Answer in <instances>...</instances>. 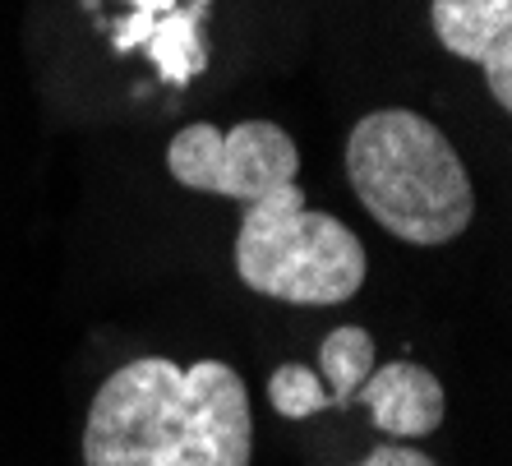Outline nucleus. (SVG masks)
<instances>
[{
    "mask_svg": "<svg viewBox=\"0 0 512 466\" xmlns=\"http://www.w3.org/2000/svg\"><path fill=\"white\" fill-rule=\"evenodd\" d=\"M250 453V388L227 360H130L88 407L84 466H250Z\"/></svg>",
    "mask_w": 512,
    "mask_h": 466,
    "instance_id": "nucleus-1",
    "label": "nucleus"
},
{
    "mask_svg": "<svg viewBox=\"0 0 512 466\" xmlns=\"http://www.w3.org/2000/svg\"><path fill=\"white\" fill-rule=\"evenodd\" d=\"M434 37L462 60H476L489 93L512 107V0H434Z\"/></svg>",
    "mask_w": 512,
    "mask_h": 466,
    "instance_id": "nucleus-6",
    "label": "nucleus"
},
{
    "mask_svg": "<svg viewBox=\"0 0 512 466\" xmlns=\"http://www.w3.org/2000/svg\"><path fill=\"white\" fill-rule=\"evenodd\" d=\"M351 466H439V462L425 457L420 448H411V443H383V448H374L370 457H360Z\"/></svg>",
    "mask_w": 512,
    "mask_h": 466,
    "instance_id": "nucleus-10",
    "label": "nucleus"
},
{
    "mask_svg": "<svg viewBox=\"0 0 512 466\" xmlns=\"http://www.w3.org/2000/svg\"><path fill=\"white\" fill-rule=\"evenodd\" d=\"M346 180L360 208L406 245H448L476 217V190L434 120L406 107L370 111L346 139Z\"/></svg>",
    "mask_w": 512,
    "mask_h": 466,
    "instance_id": "nucleus-2",
    "label": "nucleus"
},
{
    "mask_svg": "<svg viewBox=\"0 0 512 466\" xmlns=\"http://www.w3.org/2000/svg\"><path fill=\"white\" fill-rule=\"evenodd\" d=\"M351 407L370 411V420L388 439L411 443L439 430L443 416H448V397H443V383L425 365L388 360V365L370 370V379L360 383L356 397H351Z\"/></svg>",
    "mask_w": 512,
    "mask_h": 466,
    "instance_id": "nucleus-7",
    "label": "nucleus"
},
{
    "mask_svg": "<svg viewBox=\"0 0 512 466\" xmlns=\"http://www.w3.org/2000/svg\"><path fill=\"white\" fill-rule=\"evenodd\" d=\"M374 370V337L360 323H342L319 347V383L323 411H351V397Z\"/></svg>",
    "mask_w": 512,
    "mask_h": 466,
    "instance_id": "nucleus-8",
    "label": "nucleus"
},
{
    "mask_svg": "<svg viewBox=\"0 0 512 466\" xmlns=\"http://www.w3.org/2000/svg\"><path fill=\"white\" fill-rule=\"evenodd\" d=\"M208 14V0H130V19L116 28V51H148L157 74L167 84H190L208 70V47L199 24Z\"/></svg>",
    "mask_w": 512,
    "mask_h": 466,
    "instance_id": "nucleus-5",
    "label": "nucleus"
},
{
    "mask_svg": "<svg viewBox=\"0 0 512 466\" xmlns=\"http://www.w3.org/2000/svg\"><path fill=\"white\" fill-rule=\"evenodd\" d=\"M167 167L194 194H222V199L254 204L282 185H296L300 148L273 120H245L236 130H217L199 120L171 139Z\"/></svg>",
    "mask_w": 512,
    "mask_h": 466,
    "instance_id": "nucleus-4",
    "label": "nucleus"
},
{
    "mask_svg": "<svg viewBox=\"0 0 512 466\" xmlns=\"http://www.w3.org/2000/svg\"><path fill=\"white\" fill-rule=\"evenodd\" d=\"M365 245L342 217L305 208L300 185L245 204L236 273L250 291L286 305H342L365 287Z\"/></svg>",
    "mask_w": 512,
    "mask_h": 466,
    "instance_id": "nucleus-3",
    "label": "nucleus"
},
{
    "mask_svg": "<svg viewBox=\"0 0 512 466\" xmlns=\"http://www.w3.org/2000/svg\"><path fill=\"white\" fill-rule=\"evenodd\" d=\"M268 402H273V411L282 420H310L323 411V383L300 360H286L268 379Z\"/></svg>",
    "mask_w": 512,
    "mask_h": 466,
    "instance_id": "nucleus-9",
    "label": "nucleus"
}]
</instances>
